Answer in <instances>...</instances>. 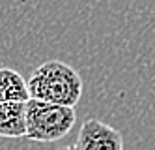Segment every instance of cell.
<instances>
[{"label":"cell","instance_id":"cell-1","mask_svg":"<svg viewBox=\"0 0 155 150\" xmlns=\"http://www.w3.org/2000/svg\"><path fill=\"white\" fill-rule=\"evenodd\" d=\"M82 77L79 72L62 60H49L36 68L28 79L30 99L73 107L82 96Z\"/></svg>","mask_w":155,"mask_h":150},{"label":"cell","instance_id":"cell-2","mask_svg":"<svg viewBox=\"0 0 155 150\" xmlns=\"http://www.w3.org/2000/svg\"><path fill=\"white\" fill-rule=\"evenodd\" d=\"M73 107L28 99L26 101V137L36 143H54L65 137L75 126Z\"/></svg>","mask_w":155,"mask_h":150},{"label":"cell","instance_id":"cell-3","mask_svg":"<svg viewBox=\"0 0 155 150\" xmlns=\"http://www.w3.org/2000/svg\"><path fill=\"white\" fill-rule=\"evenodd\" d=\"M75 146L77 150H124V137L107 122L90 118L81 126Z\"/></svg>","mask_w":155,"mask_h":150},{"label":"cell","instance_id":"cell-4","mask_svg":"<svg viewBox=\"0 0 155 150\" xmlns=\"http://www.w3.org/2000/svg\"><path fill=\"white\" fill-rule=\"evenodd\" d=\"M0 137L8 139L26 137V103H0Z\"/></svg>","mask_w":155,"mask_h":150},{"label":"cell","instance_id":"cell-5","mask_svg":"<svg viewBox=\"0 0 155 150\" xmlns=\"http://www.w3.org/2000/svg\"><path fill=\"white\" fill-rule=\"evenodd\" d=\"M30 99L28 83L19 72L12 68H0V103L21 101L26 103Z\"/></svg>","mask_w":155,"mask_h":150},{"label":"cell","instance_id":"cell-6","mask_svg":"<svg viewBox=\"0 0 155 150\" xmlns=\"http://www.w3.org/2000/svg\"><path fill=\"white\" fill-rule=\"evenodd\" d=\"M58 150H77V146H73V145H71V146H62V148H58Z\"/></svg>","mask_w":155,"mask_h":150}]
</instances>
